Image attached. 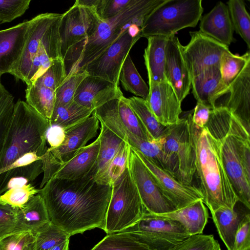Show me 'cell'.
<instances>
[{
    "mask_svg": "<svg viewBox=\"0 0 250 250\" xmlns=\"http://www.w3.org/2000/svg\"><path fill=\"white\" fill-rule=\"evenodd\" d=\"M96 167L76 179L51 178L40 188L51 222L70 236L104 229L112 186L96 181Z\"/></svg>",
    "mask_w": 250,
    "mask_h": 250,
    "instance_id": "obj_1",
    "label": "cell"
},
{
    "mask_svg": "<svg viewBox=\"0 0 250 250\" xmlns=\"http://www.w3.org/2000/svg\"><path fill=\"white\" fill-rule=\"evenodd\" d=\"M217 141L221 160L238 202L250 208V130L227 107L211 109L204 127Z\"/></svg>",
    "mask_w": 250,
    "mask_h": 250,
    "instance_id": "obj_2",
    "label": "cell"
},
{
    "mask_svg": "<svg viewBox=\"0 0 250 250\" xmlns=\"http://www.w3.org/2000/svg\"><path fill=\"white\" fill-rule=\"evenodd\" d=\"M166 0H133L111 18L102 20L90 37L69 48L63 57L66 75L81 71L115 42L128 28L136 24L142 28L147 17Z\"/></svg>",
    "mask_w": 250,
    "mask_h": 250,
    "instance_id": "obj_3",
    "label": "cell"
},
{
    "mask_svg": "<svg viewBox=\"0 0 250 250\" xmlns=\"http://www.w3.org/2000/svg\"><path fill=\"white\" fill-rule=\"evenodd\" d=\"M193 129L195 174L203 195V202L211 212L220 208L233 209L238 199L224 167L219 144L204 127L201 128L193 124Z\"/></svg>",
    "mask_w": 250,
    "mask_h": 250,
    "instance_id": "obj_4",
    "label": "cell"
},
{
    "mask_svg": "<svg viewBox=\"0 0 250 250\" xmlns=\"http://www.w3.org/2000/svg\"><path fill=\"white\" fill-rule=\"evenodd\" d=\"M49 121L25 102L15 103L13 119L0 163V172L29 152L44 154Z\"/></svg>",
    "mask_w": 250,
    "mask_h": 250,
    "instance_id": "obj_5",
    "label": "cell"
},
{
    "mask_svg": "<svg viewBox=\"0 0 250 250\" xmlns=\"http://www.w3.org/2000/svg\"><path fill=\"white\" fill-rule=\"evenodd\" d=\"M204 11L202 0H166L145 20L142 37L154 36L169 38L178 31L195 27Z\"/></svg>",
    "mask_w": 250,
    "mask_h": 250,
    "instance_id": "obj_6",
    "label": "cell"
},
{
    "mask_svg": "<svg viewBox=\"0 0 250 250\" xmlns=\"http://www.w3.org/2000/svg\"><path fill=\"white\" fill-rule=\"evenodd\" d=\"M128 166L112 186L104 231L120 232L138 221L146 212Z\"/></svg>",
    "mask_w": 250,
    "mask_h": 250,
    "instance_id": "obj_7",
    "label": "cell"
},
{
    "mask_svg": "<svg viewBox=\"0 0 250 250\" xmlns=\"http://www.w3.org/2000/svg\"><path fill=\"white\" fill-rule=\"evenodd\" d=\"M125 233L150 250H169L190 236L178 221L146 211Z\"/></svg>",
    "mask_w": 250,
    "mask_h": 250,
    "instance_id": "obj_8",
    "label": "cell"
},
{
    "mask_svg": "<svg viewBox=\"0 0 250 250\" xmlns=\"http://www.w3.org/2000/svg\"><path fill=\"white\" fill-rule=\"evenodd\" d=\"M193 110L180 118L176 124L167 126L162 138L163 148L166 154L178 164L177 179L180 182L192 185L195 174V150L192 121Z\"/></svg>",
    "mask_w": 250,
    "mask_h": 250,
    "instance_id": "obj_9",
    "label": "cell"
},
{
    "mask_svg": "<svg viewBox=\"0 0 250 250\" xmlns=\"http://www.w3.org/2000/svg\"><path fill=\"white\" fill-rule=\"evenodd\" d=\"M99 121L92 113L82 122L65 130V137L57 147H49L42 156L43 176L42 188L52 178L59 166L73 158L86 144L97 136Z\"/></svg>",
    "mask_w": 250,
    "mask_h": 250,
    "instance_id": "obj_10",
    "label": "cell"
},
{
    "mask_svg": "<svg viewBox=\"0 0 250 250\" xmlns=\"http://www.w3.org/2000/svg\"><path fill=\"white\" fill-rule=\"evenodd\" d=\"M102 20L94 10L75 2L62 14L59 27L62 58L71 47L91 37Z\"/></svg>",
    "mask_w": 250,
    "mask_h": 250,
    "instance_id": "obj_11",
    "label": "cell"
},
{
    "mask_svg": "<svg viewBox=\"0 0 250 250\" xmlns=\"http://www.w3.org/2000/svg\"><path fill=\"white\" fill-rule=\"evenodd\" d=\"M141 38L133 36L128 28L81 71H85L89 76L104 79L119 86L120 73L124 62L133 46Z\"/></svg>",
    "mask_w": 250,
    "mask_h": 250,
    "instance_id": "obj_12",
    "label": "cell"
},
{
    "mask_svg": "<svg viewBox=\"0 0 250 250\" xmlns=\"http://www.w3.org/2000/svg\"><path fill=\"white\" fill-rule=\"evenodd\" d=\"M128 167L142 203L147 212L163 214L176 210L163 194L151 172L132 149Z\"/></svg>",
    "mask_w": 250,
    "mask_h": 250,
    "instance_id": "obj_13",
    "label": "cell"
},
{
    "mask_svg": "<svg viewBox=\"0 0 250 250\" xmlns=\"http://www.w3.org/2000/svg\"><path fill=\"white\" fill-rule=\"evenodd\" d=\"M190 41L182 46V53L191 79L209 68L219 66L229 46L200 31L190 32Z\"/></svg>",
    "mask_w": 250,
    "mask_h": 250,
    "instance_id": "obj_14",
    "label": "cell"
},
{
    "mask_svg": "<svg viewBox=\"0 0 250 250\" xmlns=\"http://www.w3.org/2000/svg\"><path fill=\"white\" fill-rule=\"evenodd\" d=\"M132 150L151 172L162 193L174 205L176 209L187 207L199 200L203 201V195L199 188L180 182L143 154Z\"/></svg>",
    "mask_w": 250,
    "mask_h": 250,
    "instance_id": "obj_15",
    "label": "cell"
},
{
    "mask_svg": "<svg viewBox=\"0 0 250 250\" xmlns=\"http://www.w3.org/2000/svg\"><path fill=\"white\" fill-rule=\"evenodd\" d=\"M149 93L146 100L158 121L165 126L178 123L182 113L181 103L167 80L149 84Z\"/></svg>",
    "mask_w": 250,
    "mask_h": 250,
    "instance_id": "obj_16",
    "label": "cell"
},
{
    "mask_svg": "<svg viewBox=\"0 0 250 250\" xmlns=\"http://www.w3.org/2000/svg\"><path fill=\"white\" fill-rule=\"evenodd\" d=\"M182 45L175 35L169 38L165 63L166 80L181 103L189 94L191 78L182 53Z\"/></svg>",
    "mask_w": 250,
    "mask_h": 250,
    "instance_id": "obj_17",
    "label": "cell"
},
{
    "mask_svg": "<svg viewBox=\"0 0 250 250\" xmlns=\"http://www.w3.org/2000/svg\"><path fill=\"white\" fill-rule=\"evenodd\" d=\"M31 22V20L26 21L0 30V79L3 74H12L16 69L28 36Z\"/></svg>",
    "mask_w": 250,
    "mask_h": 250,
    "instance_id": "obj_18",
    "label": "cell"
},
{
    "mask_svg": "<svg viewBox=\"0 0 250 250\" xmlns=\"http://www.w3.org/2000/svg\"><path fill=\"white\" fill-rule=\"evenodd\" d=\"M122 96L123 94L118 85L88 75L78 87L73 101L94 111L109 101Z\"/></svg>",
    "mask_w": 250,
    "mask_h": 250,
    "instance_id": "obj_19",
    "label": "cell"
},
{
    "mask_svg": "<svg viewBox=\"0 0 250 250\" xmlns=\"http://www.w3.org/2000/svg\"><path fill=\"white\" fill-rule=\"evenodd\" d=\"M60 15L58 13L41 14L31 19V25L20 60L11 75L25 83L32 62L41 40L51 23Z\"/></svg>",
    "mask_w": 250,
    "mask_h": 250,
    "instance_id": "obj_20",
    "label": "cell"
},
{
    "mask_svg": "<svg viewBox=\"0 0 250 250\" xmlns=\"http://www.w3.org/2000/svg\"><path fill=\"white\" fill-rule=\"evenodd\" d=\"M62 14L51 23L44 34L32 62L25 83L29 84L42 74L56 59L62 58L59 32Z\"/></svg>",
    "mask_w": 250,
    "mask_h": 250,
    "instance_id": "obj_21",
    "label": "cell"
},
{
    "mask_svg": "<svg viewBox=\"0 0 250 250\" xmlns=\"http://www.w3.org/2000/svg\"><path fill=\"white\" fill-rule=\"evenodd\" d=\"M227 97L220 105L229 109L250 129V62L229 86Z\"/></svg>",
    "mask_w": 250,
    "mask_h": 250,
    "instance_id": "obj_22",
    "label": "cell"
},
{
    "mask_svg": "<svg viewBox=\"0 0 250 250\" xmlns=\"http://www.w3.org/2000/svg\"><path fill=\"white\" fill-rule=\"evenodd\" d=\"M199 31L229 46L234 42V29L227 4L219 1L200 20Z\"/></svg>",
    "mask_w": 250,
    "mask_h": 250,
    "instance_id": "obj_23",
    "label": "cell"
},
{
    "mask_svg": "<svg viewBox=\"0 0 250 250\" xmlns=\"http://www.w3.org/2000/svg\"><path fill=\"white\" fill-rule=\"evenodd\" d=\"M100 147L99 137L83 147L71 159L60 165L52 178L76 179L87 174L97 166Z\"/></svg>",
    "mask_w": 250,
    "mask_h": 250,
    "instance_id": "obj_24",
    "label": "cell"
},
{
    "mask_svg": "<svg viewBox=\"0 0 250 250\" xmlns=\"http://www.w3.org/2000/svg\"><path fill=\"white\" fill-rule=\"evenodd\" d=\"M221 74L219 66L205 70L191 79L192 94L198 103L211 109L216 106L220 99Z\"/></svg>",
    "mask_w": 250,
    "mask_h": 250,
    "instance_id": "obj_25",
    "label": "cell"
},
{
    "mask_svg": "<svg viewBox=\"0 0 250 250\" xmlns=\"http://www.w3.org/2000/svg\"><path fill=\"white\" fill-rule=\"evenodd\" d=\"M147 39V45L145 49L144 58L148 84L166 81L165 68L169 38L154 36Z\"/></svg>",
    "mask_w": 250,
    "mask_h": 250,
    "instance_id": "obj_26",
    "label": "cell"
},
{
    "mask_svg": "<svg viewBox=\"0 0 250 250\" xmlns=\"http://www.w3.org/2000/svg\"><path fill=\"white\" fill-rule=\"evenodd\" d=\"M100 123L101 131L98 136L100 147L95 178L98 183L108 185L107 172L108 167L124 141L103 123Z\"/></svg>",
    "mask_w": 250,
    "mask_h": 250,
    "instance_id": "obj_27",
    "label": "cell"
},
{
    "mask_svg": "<svg viewBox=\"0 0 250 250\" xmlns=\"http://www.w3.org/2000/svg\"><path fill=\"white\" fill-rule=\"evenodd\" d=\"M16 218L23 230L30 231L33 234L51 223L40 193L34 196L23 208L17 209Z\"/></svg>",
    "mask_w": 250,
    "mask_h": 250,
    "instance_id": "obj_28",
    "label": "cell"
},
{
    "mask_svg": "<svg viewBox=\"0 0 250 250\" xmlns=\"http://www.w3.org/2000/svg\"><path fill=\"white\" fill-rule=\"evenodd\" d=\"M161 215L179 222L190 235L202 234L208 218L207 208L202 200L197 201L182 208Z\"/></svg>",
    "mask_w": 250,
    "mask_h": 250,
    "instance_id": "obj_29",
    "label": "cell"
},
{
    "mask_svg": "<svg viewBox=\"0 0 250 250\" xmlns=\"http://www.w3.org/2000/svg\"><path fill=\"white\" fill-rule=\"evenodd\" d=\"M218 234L228 250H233L235 236L245 215L246 211L220 208L211 212Z\"/></svg>",
    "mask_w": 250,
    "mask_h": 250,
    "instance_id": "obj_30",
    "label": "cell"
},
{
    "mask_svg": "<svg viewBox=\"0 0 250 250\" xmlns=\"http://www.w3.org/2000/svg\"><path fill=\"white\" fill-rule=\"evenodd\" d=\"M26 103L42 117L50 119L55 104V91L30 83L25 90Z\"/></svg>",
    "mask_w": 250,
    "mask_h": 250,
    "instance_id": "obj_31",
    "label": "cell"
},
{
    "mask_svg": "<svg viewBox=\"0 0 250 250\" xmlns=\"http://www.w3.org/2000/svg\"><path fill=\"white\" fill-rule=\"evenodd\" d=\"M250 62L249 51L239 55L234 54L229 50L223 54L219 65L221 74V97L227 93L230 84Z\"/></svg>",
    "mask_w": 250,
    "mask_h": 250,
    "instance_id": "obj_32",
    "label": "cell"
},
{
    "mask_svg": "<svg viewBox=\"0 0 250 250\" xmlns=\"http://www.w3.org/2000/svg\"><path fill=\"white\" fill-rule=\"evenodd\" d=\"M93 112L74 101L65 106H55L49 120L50 126L58 125L65 130L86 120Z\"/></svg>",
    "mask_w": 250,
    "mask_h": 250,
    "instance_id": "obj_33",
    "label": "cell"
},
{
    "mask_svg": "<svg viewBox=\"0 0 250 250\" xmlns=\"http://www.w3.org/2000/svg\"><path fill=\"white\" fill-rule=\"evenodd\" d=\"M127 100L152 139L159 141L163 138L167 126L158 121L149 108L146 100L135 96L127 98Z\"/></svg>",
    "mask_w": 250,
    "mask_h": 250,
    "instance_id": "obj_34",
    "label": "cell"
},
{
    "mask_svg": "<svg viewBox=\"0 0 250 250\" xmlns=\"http://www.w3.org/2000/svg\"><path fill=\"white\" fill-rule=\"evenodd\" d=\"M123 87L135 96L146 100L149 93V87L141 77L129 54L122 65L119 76Z\"/></svg>",
    "mask_w": 250,
    "mask_h": 250,
    "instance_id": "obj_35",
    "label": "cell"
},
{
    "mask_svg": "<svg viewBox=\"0 0 250 250\" xmlns=\"http://www.w3.org/2000/svg\"><path fill=\"white\" fill-rule=\"evenodd\" d=\"M234 31L244 41L250 48V16L242 0H229L227 3Z\"/></svg>",
    "mask_w": 250,
    "mask_h": 250,
    "instance_id": "obj_36",
    "label": "cell"
},
{
    "mask_svg": "<svg viewBox=\"0 0 250 250\" xmlns=\"http://www.w3.org/2000/svg\"><path fill=\"white\" fill-rule=\"evenodd\" d=\"M118 114L121 123L130 133L142 140L154 141L124 95L119 100Z\"/></svg>",
    "mask_w": 250,
    "mask_h": 250,
    "instance_id": "obj_37",
    "label": "cell"
},
{
    "mask_svg": "<svg viewBox=\"0 0 250 250\" xmlns=\"http://www.w3.org/2000/svg\"><path fill=\"white\" fill-rule=\"evenodd\" d=\"M14 99L0 81V163L13 119L15 104Z\"/></svg>",
    "mask_w": 250,
    "mask_h": 250,
    "instance_id": "obj_38",
    "label": "cell"
},
{
    "mask_svg": "<svg viewBox=\"0 0 250 250\" xmlns=\"http://www.w3.org/2000/svg\"><path fill=\"white\" fill-rule=\"evenodd\" d=\"M91 250H150L124 232L107 234Z\"/></svg>",
    "mask_w": 250,
    "mask_h": 250,
    "instance_id": "obj_39",
    "label": "cell"
},
{
    "mask_svg": "<svg viewBox=\"0 0 250 250\" xmlns=\"http://www.w3.org/2000/svg\"><path fill=\"white\" fill-rule=\"evenodd\" d=\"M36 250H49L67 240L70 236L51 222L34 234Z\"/></svg>",
    "mask_w": 250,
    "mask_h": 250,
    "instance_id": "obj_40",
    "label": "cell"
},
{
    "mask_svg": "<svg viewBox=\"0 0 250 250\" xmlns=\"http://www.w3.org/2000/svg\"><path fill=\"white\" fill-rule=\"evenodd\" d=\"M40 189L36 188L31 183L9 189L0 195V205L21 209L34 196L40 193Z\"/></svg>",
    "mask_w": 250,
    "mask_h": 250,
    "instance_id": "obj_41",
    "label": "cell"
},
{
    "mask_svg": "<svg viewBox=\"0 0 250 250\" xmlns=\"http://www.w3.org/2000/svg\"><path fill=\"white\" fill-rule=\"evenodd\" d=\"M66 77L63 59L59 58L55 60L42 74L30 83L42 85L56 91Z\"/></svg>",
    "mask_w": 250,
    "mask_h": 250,
    "instance_id": "obj_42",
    "label": "cell"
},
{
    "mask_svg": "<svg viewBox=\"0 0 250 250\" xmlns=\"http://www.w3.org/2000/svg\"><path fill=\"white\" fill-rule=\"evenodd\" d=\"M87 76L88 74L85 71L67 75L64 82L55 91V107L65 106L71 103L78 87Z\"/></svg>",
    "mask_w": 250,
    "mask_h": 250,
    "instance_id": "obj_43",
    "label": "cell"
},
{
    "mask_svg": "<svg viewBox=\"0 0 250 250\" xmlns=\"http://www.w3.org/2000/svg\"><path fill=\"white\" fill-rule=\"evenodd\" d=\"M169 250H221L213 235H190Z\"/></svg>",
    "mask_w": 250,
    "mask_h": 250,
    "instance_id": "obj_44",
    "label": "cell"
},
{
    "mask_svg": "<svg viewBox=\"0 0 250 250\" xmlns=\"http://www.w3.org/2000/svg\"><path fill=\"white\" fill-rule=\"evenodd\" d=\"M131 149L125 142L112 160L107 172V184L110 186L116 182L128 166Z\"/></svg>",
    "mask_w": 250,
    "mask_h": 250,
    "instance_id": "obj_45",
    "label": "cell"
},
{
    "mask_svg": "<svg viewBox=\"0 0 250 250\" xmlns=\"http://www.w3.org/2000/svg\"><path fill=\"white\" fill-rule=\"evenodd\" d=\"M30 0H0V24L21 16L28 9Z\"/></svg>",
    "mask_w": 250,
    "mask_h": 250,
    "instance_id": "obj_46",
    "label": "cell"
},
{
    "mask_svg": "<svg viewBox=\"0 0 250 250\" xmlns=\"http://www.w3.org/2000/svg\"><path fill=\"white\" fill-rule=\"evenodd\" d=\"M17 209L9 206L0 205V242L10 235L24 231L17 222Z\"/></svg>",
    "mask_w": 250,
    "mask_h": 250,
    "instance_id": "obj_47",
    "label": "cell"
},
{
    "mask_svg": "<svg viewBox=\"0 0 250 250\" xmlns=\"http://www.w3.org/2000/svg\"><path fill=\"white\" fill-rule=\"evenodd\" d=\"M34 239L31 231H20L2 239L0 242V250H24L34 242Z\"/></svg>",
    "mask_w": 250,
    "mask_h": 250,
    "instance_id": "obj_48",
    "label": "cell"
},
{
    "mask_svg": "<svg viewBox=\"0 0 250 250\" xmlns=\"http://www.w3.org/2000/svg\"><path fill=\"white\" fill-rule=\"evenodd\" d=\"M133 0H101L97 13L102 20L116 16L127 7Z\"/></svg>",
    "mask_w": 250,
    "mask_h": 250,
    "instance_id": "obj_49",
    "label": "cell"
},
{
    "mask_svg": "<svg viewBox=\"0 0 250 250\" xmlns=\"http://www.w3.org/2000/svg\"><path fill=\"white\" fill-rule=\"evenodd\" d=\"M250 249V214L247 213L238 228L234 239L233 250Z\"/></svg>",
    "mask_w": 250,
    "mask_h": 250,
    "instance_id": "obj_50",
    "label": "cell"
},
{
    "mask_svg": "<svg viewBox=\"0 0 250 250\" xmlns=\"http://www.w3.org/2000/svg\"><path fill=\"white\" fill-rule=\"evenodd\" d=\"M210 110L208 106L197 102L192 115V121L194 125L203 128L208 121Z\"/></svg>",
    "mask_w": 250,
    "mask_h": 250,
    "instance_id": "obj_51",
    "label": "cell"
},
{
    "mask_svg": "<svg viewBox=\"0 0 250 250\" xmlns=\"http://www.w3.org/2000/svg\"><path fill=\"white\" fill-rule=\"evenodd\" d=\"M65 137L64 128L58 125L49 126L46 134V141L50 147H57L61 146Z\"/></svg>",
    "mask_w": 250,
    "mask_h": 250,
    "instance_id": "obj_52",
    "label": "cell"
},
{
    "mask_svg": "<svg viewBox=\"0 0 250 250\" xmlns=\"http://www.w3.org/2000/svg\"><path fill=\"white\" fill-rule=\"evenodd\" d=\"M69 240L63 241L50 249L49 250H69Z\"/></svg>",
    "mask_w": 250,
    "mask_h": 250,
    "instance_id": "obj_53",
    "label": "cell"
},
{
    "mask_svg": "<svg viewBox=\"0 0 250 250\" xmlns=\"http://www.w3.org/2000/svg\"><path fill=\"white\" fill-rule=\"evenodd\" d=\"M24 250H36L34 242L26 247Z\"/></svg>",
    "mask_w": 250,
    "mask_h": 250,
    "instance_id": "obj_54",
    "label": "cell"
},
{
    "mask_svg": "<svg viewBox=\"0 0 250 250\" xmlns=\"http://www.w3.org/2000/svg\"><path fill=\"white\" fill-rule=\"evenodd\" d=\"M250 250V249H247V250Z\"/></svg>",
    "mask_w": 250,
    "mask_h": 250,
    "instance_id": "obj_55",
    "label": "cell"
}]
</instances>
